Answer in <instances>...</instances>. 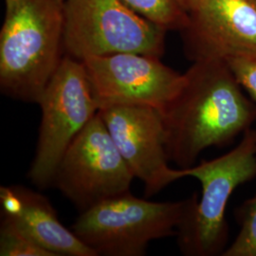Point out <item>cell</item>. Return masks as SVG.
Returning a JSON list of instances; mask_svg holds the SVG:
<instances>
[{
  "mask_svg": "<svg viewBox=\"0 0 256 256\" xmlns=\"http://www.w3.org/2000/svg\"><path fill=\"white\" fill-rule=\"evenodd\" d=\"M160 114L169 162L186 169L204 150L227 146L252 128L256 104L224 60L207 59L192 62L180 90Z\"/></svg>",
  "mask_w": 256,
  "mask_h": 256,
  "instance_id": "1",
  "label": "cell"
},
{
  "mask_svg": "<svg viewBox=\"0 0 256 256\" xmlns=\"http://www.w3.org/2000/svg\"><path fill=\"white\" fill-rule=\"evenodd\" d=\"M64 0H20L6 6L0 32V90L38 104L64 57Z\"/></svg>",
  "mask_w": 256,
  "mask_h": 256,
  "instance_id": "2",
  "label": "cell"
},
{
  "mask_svg": "<svg viewBox=\"0 0 256 256\" xmlns=\"http://www.w3.org/2000/svg\"><path fill=\"white\" fill-rule=\"evenodd\" d=\"M202 184V196L192 194L191 206L176 230V244L183 256H222L229 246L226 209L236 189L256 178V130L248 128L238 146L214 160L178 168Z\"/></svg>",
  "mask_w": 256,
  "mask_h": 256,
  "instance_id": "3",
  "label": "cell"
},
{
  "mask_svg": "<svg viewBox=\"0 0 256 256\" xmlns=\"http://www.w3.org/2000/svg\"><path fill=\"white\" fill-rule=\"evenodd\" d=\"M192 200V194L155 202L126 192L80 212L72 230L97 256H142L152 241L176 236Z\"/></svg>",
  "mask_w": 256,
  "mask_h": 256,
  "instance_id": "4",
  "label": "cell"
},
{
  "mask_svg": "<svg viewBox=\"0 0 256 256\" xmlns=\"http://www.w3.org/2000/svg\"><path fill=\"white\" fill-rule=\"evenodd\" d=\"M166 30L122 0H64V54H164Z\"/></svg>",
  "mask_w": 256,
  "mask_h": 256,
  "instance_id": "5",
  "label": "cell"
},
{
  "mask_svg": "<svg viewBox=\"0 0 256 256\" xmlns=\"http://www.w3.org/2000/svg\"><path fill=\"white\" fill-rule=\"evenodd\" d=\"M37 104L41 122L28 178L46 189L66 149L99 111L82 61L64 55Z\"/></svg>",
  "mask_w": 256,
  "mask_h": 256,
  "instance_id": "6",
  "label": "cell"
},
{
  "mask_svg": "<svg viewBox=\"0 0 256 256\" xmlns=\"http://www.w3.org/2000/svg\"><path fill=\"white\" fill-rule=\"evenodd\" d=\"M134 178L97 113L64 152L52 185L82 212L130 192Z\"/></svg>",
  "mask_w": 256,
  "mask_h": 256,
  "instance_id": "7",
  "label": "cell"
},
{
  "mask_svg": "<svg viewBox=\"0 0 256 256\" xmlns=\"http://www.w3.org/2000/svg\"><path fill=\"white\" fill-rule=\"evenodd\" d=\"M162 57L142 54L90 57L82 60L99 110L115 106H144L162 110L184 82Z\"/></svg>",
  "mask_w": 256,
  "mask_h": 256,
  "instance_id": "8",
  "label": "cell"
},
{
  "mask_svg": "<svg viewBox=\"0 0 256 256\" xmlns=\"http://www.w3.org/2000/svg\"><path fill=\"white\" fill-rule=\"evenodd\" d=\"M114 144L150 198L180 180L168 165L165 131L160 110L144 106H115L98 111Z\"/></svg>",
  "mask_w": 256,
  "mask_h": 256,
  "instance_id": "9",
  "label": "cell"
},
{
  "mask_svg": "<svg viewBox=\"0 0 256 256\" xmlns=\"http://www.w3.org/2000/svg\"><path fill=\"white\" fill-rule=\"evenodd\" d=\"M182 34L192 61L256 52V0H200Z\"/></svg>",
  "mask_w": 256,
  "mask_h": 256,
  "instance_id": "10",
  "label": "cell"
},
{
  "mask_svg": "<svg viewBox=\"0 0 256 256\" xmlns=\"http://www.w3.org/2000/svg\"><path fill=\"white\" fill-rule=\"evenodd\" d=\"M2 214L8 216L54 256H97L72 230L66 228L50 200L22 185L0 188Z\"/></svg>",
  "mask_w": 256,
  "mask_h": 256,
  "instance_id": "11",
  "label": "cell"
},
{
  "mask_svg": "<svg viewBox=\"0 0 256 256\" xmlns=\"http://www.w3.org/2000/svg\"><path fill=\"white\" fill-rule=\"evenodd\" d=\"M138 14L166 32H180L186 26L190 10L184 0H122Z\"/></svg>",
  "mask_w": 256,
  "mask_h": 256,
  "instance_id": "12",
  "label": "cell"
},
{
  "mask_svg": "<svg viewBox=\"0 0 256 256\" xmlns=\"http://www.w3.org/2000/svg\"><path fill=\"white\" fill-rule=\"evenodd\" d=\"M0 256H54L8 216L0 223Z\"/></svg>",
  "mask_w": 256,
  "mask_h": 256,
  "instance_id": "13",
  "label": "cell"
},
{
  "mask_svg": "<svg viewBox=\"0 0 256 256\" xmlns=\"http://www.w3.org/2000/svg\"><path fill=\"white\" fill-rule=\"evenodd\" d=\"M239 230L222 256H256V194L236 212Z\"/></svg>",
  "mask_w": 256,
  "mask_h": 256,
  "instance_id": "14",
  "label": "cell"
},
{
  "mask_svg": "<svg viewBox=\"0 0 256 256\" xmlns=\"http://www.w3.org/2000/svg\"><path fill=\"white\" fill-rule=\"evenodd\" d=\"M225 62L238 84L256 104V52L232 56Z\"/></svg>",
  "mask_w": 256,
  "mask_h": 256,
  "instance_id": "15",
  "label": "cell"
},
{
  "mask_svg": "<svg viewBox=\"0 0 256 256\" xmlns=\"http://www.w3.org/2000/svg\"><path fill=\"white\" fill-rule=\"evenodd\" d=\"M184 1H185L189 10L194 9L198 5V3L200 2V0H184Z\"/></svg>",
  "mask_w": 256,
  "mask_h": 256,
  "instance_id": "16",
  "label": "cell"
},
{
  "mask_svg": "<svg viewBox=\"0 0 256 256\" xmlns=\"http://www.w3.org/2000/svg\"><path fill=\"white\" fill-rule=\"evenodd\" d=\"M20 0H5V5L6 6H10V5H12V4H16L19 2Z\"/></svg>",
  "mask_w": 256,
  "mask_h": 256,
  "instance_id": "17",
  "label": "cell"
}]
</instances>
